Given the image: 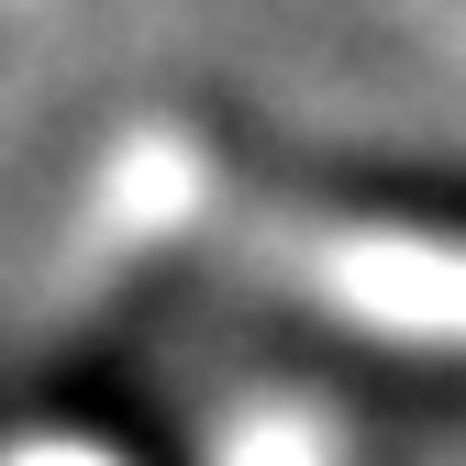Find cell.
Wrapping results in <instances>:
<instances>
[{
    "mask_svg": "<svg viewBox=\"0 0 466 466\" xmlns=\"http://www.w3.org/2000/svg\"><path fill=\"white\" fill-rule=\"evenodd\" d=\"M233 167H256L278 200H300L322 222L466 256V156H422V145H267V134H245Z\"/></svg>",
    "mask_w": 466,
    "mask_h": 466,
    "instance_id": "obj_1",
    "label": "cell"
}]
</instances>
